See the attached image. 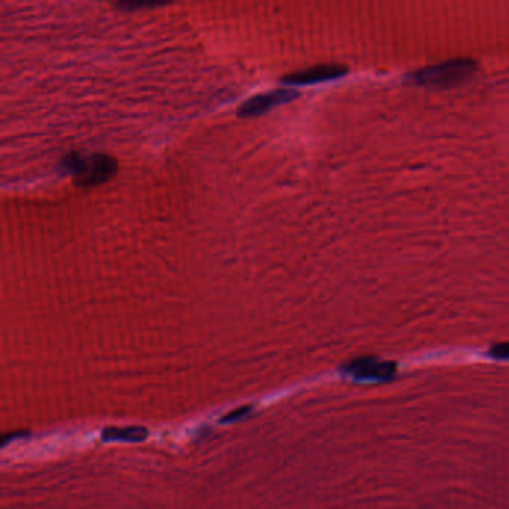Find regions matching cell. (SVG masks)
I'll return each instance as SVG.
<instances>
[{
	"mask_svg": "<svg viewBox=\"0 0 509 509\" xmlns=\"http://www.w3.org/2000/svg\"><path fill=\"white\" fill-rule=\"evenodd\" d=\"M117 160L102 152H69L63 159V169L72 175L76 185L84 188L105 184L117 174Z\"/></svg>",
	"mask_w": 509,
	"mask_h": 509,
	"instance_id": "cell-1",
	"label": "cell"
},
{
	"mask_svg": "<svg viewBox=\"0 0 509 509\" xmlns=\"http://www.w3.org/2000/svg\"><path fill=\"white\" fill-rule=\"evenodd\" d=\"M477 71L478 65L473 58H451L442 63L421 67L409 73L408 80L422 87L448 89L469 81Z\"/></svg>",
	"mask_w": 509,
	"mask_h": 509,
	"instance_id": "cell-2",
	"label": "cell"
},
{
	"mask_svg": "<svg viewBox=\"0 0 509 509\" xmlns=\"http://www.w3.org/2000/svg\"><path fill=\"white\" fill-rule=\"evenodd\" d=\"M299 96V93L296 90H290V89H278L269 93H263V94H257V96L245 100L242 105L238 109V115L240 117H257L266 114L267 111H271L272 108L281 105V103H287L295 100Z\"/></svg>",
	"mask_w": 509,
	"mask_h": 509,
	"instance_id": "cell-3",
	"label": "cell"
},
{
	"mask_svg": "<svg viewBox=\"0 0 509 509\" xmlns=\"http://www.w3.org/2000/svg\"><path fill=\"white\" fill-rule=\"evenodd\" d=\"M342 370L357 379H390L398 367L393 361H381L375 357H360L345 365Z\"/></svg>",
	"mask_w": 509,
	"mask_h": 509,
	"instance_id": "cell-4",
	"label": "cell"
},
{
	"mask_svg": "<svg viewBox=\"0 0 509 509\" xmlns=\"http://www.w3.org/2000/svg\"><path fill=\"white\" fill-rule=\"evenodd\" d=\"M347 73V67L338 63H327V65H317L313 67L304 69V71H296L286 75L282 81L286 84L293 85H305V84H315L323 81H330L341 78Z\"/></svg>",
	"mask_w": 509,
	"mask_h": 509,
	"instance_id": "cell-5",
	"label": "cell"
},
{
	"mask_svg": "<svg viewBox=\"0 0 509 509\" xmlns=\"http://www.w3.org/2000/svg\"><path fill=\"white\" fill-rule=\"evenodd\" d=\"M148 432L141 426L127 427H108L102 432L103 441H122V442H141L145 441Z\"/></svg>",
	"mask_w": 509,
	"mask_h": 509,
	"instance_id": "cell-6",
	"label": "cell"
},
{
	"mask_svg": "<svg viewBox=\"0 0 509 509\" xmlns=\"http://www.w3.org/2000/svg\"><path fill=\"white\" fill-rule=\"evenodd\" d=\"M251 407H240V408H238V409H233L231 412H229V414H226V416H224L223 418H221V422H233V421H238V420H240V418H244L245 416H248V414L249 412H251Z\"/></svg>",
	"mask_w": 509,
	"mask_h": 509,
	"instance_id": "cell-7",
	"label": "cell"
},
{
	"mask_svg": "<svg viewBox=\"0 0 509 509\" xmlns=\"http://www.w3.org/2000/svg\"><path fill=\"white\" fill-rule=\"evenodd\" d=\"M488 354L495 359H509V342H500L490 348Z\"/></svg>",
	"mask_w": 509,
	"mask_h": 509,
	"instance_id": "cell-8",
	"label": "cell"
},
{
	"mask_svg": "<svg viewBox=\"0 0 509 509\" xmlns=\"http://www.w3.org/2000/svg\"><path fill=\"white\" fill-rule=\"evenodd\" d=\"M117 8L124 11H135V10H145V8H157L160 5L157 3H132V2H123V3H115Z\"/></svg>",
	"mask_w": 509,
	"mask_h": 509,
	"instance_id": "cell-9",
	"label": "cell"
}]
</instances>
